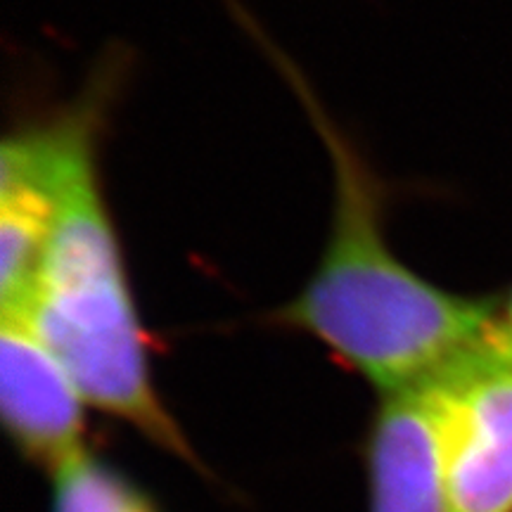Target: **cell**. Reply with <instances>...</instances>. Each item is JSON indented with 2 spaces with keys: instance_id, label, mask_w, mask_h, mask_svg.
<instances>
[{
  "instance_id": "cell-4",
  "label": "cell",
  "mask_w": 512,
  "mask_h": 512,
  "mask_svg": "<svg viewBox=\"0 0 512 512\" xmlns=\"http://www.w3.org/2000/svg\"><path fill=\"white\" fill-rule=\"evenodd\" d=\"M86 399L27 318L0 316V411L22 456L60 470L86 451Z\"/></svg>"
},
{
  "instance_id": "cell-7",
  "label": "cell",
  "mask_w": 512,
  "mask_h": 512,
  "mask_svg": "<svg viewBox=\"0 0 512 512\" xmlns=\"http://www.w3.org/2000/svg\"><path fill=\"white\" fill-rule=\"evenodd\" d=\"M498 316H501L503 328L512 335V290L508 294V299H505V304L498 306Z\"/></svg>"
},
{
  "instance_id": "cell-3",
  "label": "cell",
  "mask_w": 512,
  "mask_h": 512,
  "mask_svg": "<svg viewBox=\"0 0 512 512\" xmlns=\"http://www.w3.org/2000/svg\"><path fill=\"white\" fill-rule=\"evenodd\" d=\"M432 380L446 512H512V335L501 316Z\"/></svg>"
},
{
  "instance_id": "cell-2",
  "label": "cell",
  "mask_w": 512,
  "mask_h": 512,
  "mask_svg": "<svg viewBox=\"0 0 512 512\" xmlns=\"http://www.w3.org/2000/svg\"><path fill=\"white\" fill-rule=\"evenodd\" d=\"M119 76V60H110L79 100L55 114V214L34 290L15 316L27 318L60 358L88 406L197 463L155 384L147 332L100 183L98 147Z\"/></svg>"
},
{
  "instance_id": "cell-1",
  "label": "cell",
  "mask_w": 512,
  "mask_h": 512,
  "mask_svg": "<svg viewBox=\"0 0 512 512\" xmlns=\"http://www.w3.org/2000/svg\"><path fill=\"white\" fill-rule=\"evenodd\" d=\"M235 17L302 102L332 164V221L316 271L273 323L316 339L377 392L425 380L482 337L498 318L496 299L463 297L403 264L387 240L389 190L302 69L230 0Z\"/></svg>"
},
{
  "instance_id": "cell-5",
  "label": "cell",
  "mask_w": 512,
  "mask_h": 512,
  "mask_svg": "<svg viewBox=\"0 0 512 512\" xmlns=\"http://www.w3.org/2000/svg\"><path fill=\"white\" fill-rule=\"evenodd\" d=\"M366 456L370 512H446L444 439L432 375L380 394Z\"/></svg>"
},
{
  "instance_id": "cell-6",
  "label": "cell",
  "mask_w": 512,
  "mask_h": 512,
  "mask_svg": "<svg viewBox=\"0 0 512 512\" xmlns=\"http://www.w3.org/2000/svg\"><path fill=\"white\" fill-rule=\"evenodd\" d=\"M53 475V512H157L138 486L88 451L79 453Z\"/></svg>"
}]
</instances>
